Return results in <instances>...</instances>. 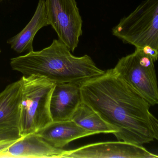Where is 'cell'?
<instances>
[{"mask_svg":"<svg viewBox=\"0 0 158 158\" xmlns=\"http://www.w3.org/2000/svg\"><path fill=\"white\" fill-rule=\"evenodd\" d=\"M81 91L82 102L117 129L118 141L139 145L154 141L151 105L114 68L82 83Z\"/></svg>","mask_w":158,"mask_h":158,"instance_id":"cell-1","label":"cell"},{"mask_svg":"<svg viewBox=\"0 0 158 158\" xmlns=\"http://www.w3.org/2000/svg\"><path fill=\"white\" fill-rule=\"evenodd\" d=\"M59 40L40 51H33L25 55L11 58L13 70L23 76L40 75L56 83H73L81 84L104 74L87 55L76 57Z\"/></svg>","mask_w":158,"mask_h":158,"instance_id":"cell-2","label":"cell"},{"mask_svg":"<svg viewBox=\"0 0 158 158\" xmlns=\"http://www.w3.org/2000/svg\"><path fill=\"white\" fill-rule=\"evenodd\" d=\"M19 130L20 136L35 133L53 122L50 101L56 83L40 75L23 76Z\"/></svg>","mask_w":158,"mask_h":158,"instance_id":"cell-3","label":"cell"},{"mask_svg":"<svg viewBox=\"0 0 158 158\" xmlns=\"http://www.w3.org/2000/svg\"><path fill=\"white\" fill-rule=\"evenodd\" d=\"M112 34L158 59V0H145L112 29Z\"/></svg>","mask_w":158,"mask_h":158,"instance_id":"cell-4","label":"cell"},{"mask_svg":"<svg viewBox=\"0 0 158 158\" xmlns=\"http://www.w3.org/2000/svg\"><path fill=\"white\" fill-rule=\"evenodd\" d=\"M155 61L143 49L135 48L132 53L118 61L114 69L150 105H158V83Z\"/></svg>","mask_w":158,"mask_h":158,"instance_id":"cell-5","label":"cell"},{"mask_svg":"<svg viewBox=\"0 0 158 158\" xmlns=\"http://www.w3.org/2000/svg\"><path fill=\"white\" fill-rule=\"evenodd\" d=\"M49 24L58 40L73 53L82 34V20L76 0H45Z\"/></svg>","mask_w":158,"mask_h":158,"instance_id":"cell-6","label":"cell"},{"mask_svg":"<svg viewBox=\"0 0 158 158\" xmlns=\"http://www.w3.org/2000/svg\"><path fill=\"white\" fill-rule=\"evenodd\" d=\"M157 158L143 145L123 141L95 143L67 150L64 158Z\"/></svg>","mask_w":158,"mask_h":158,"instance_id":"cell-7","label":"cell"},{"mask_svg":"<svg viewBox=\"0 0 158 158\" xmlns=\"http://www.w3.org/2000/svg\"><path fill=\"white\" fill-rule=\"evenodd\" d=\"M67 151L53 147L35 133L21 136L0 153V158H64Z\"/></svg>","mask_w":158,"mask_h":158,"instance_id":"cell-8","label":"cell"},{"mask_svg":"<svg viewBox=\"0 0 158 158\" xmlns=\"http://www.w3.org/2000/svg\"><path fill=\"white\" fill-rule=\"evenodd\" d=\"M82 102L81 84L73 83H56L50 101L53 122L71 120Z\"/></svg>","mask_w":158,"mask_h":158,"instance_id":"cell-9","label":"cell"},{"mask_svg":"<svg viewBox=\"0 0 158 158\" xmlns=\"http://www.w3.org/2000/svg\"><path fill=\"white\" fill-rule=\"evenodd\" d=\"M36 133L47 143L58 149H63L70 142L77 139L95 135L72 120L53 122Z\"/></svg>","mask_w":158,"mask_h":158,"instance_id":"cell-10","label":"cell"},{"mask_svg":"<svg viewBox=\"0 0 158 158\" xmlns=\"http://www.w3.org/2000/svg\"><path fill=\"white\" fill-rule=\"evenodd\" d=\"M22 88L21 78L7 85L0 93V130L19 129Z\"/></svg>","mask_w":158,"mask_h":158,"instance_id":"cell-11","label":"cell"},{"mask_svg":"<svg viewBox=\"0 0 158 158\" xmlns=\"http://www.w3.org/2000/svg\"><path fill=\"white\" fill-rule=\"evenodd\" d=\"M49 25L45 0H39L30 21L20 32L8 40L7 43L18 53L33 51V41L35 35L40 29Z\"/></svg>","mask_w":158,"mask_h":158,"instance_id":"cell-12","label":"cell"},{"mask_svg":"<svg viewBox=\"0 0 158 158\" xmlns=\"http://www.w3.org/2000/svg\"><path fill=\"white\" fill-rule=\"evenodd\" d=\"M71 120L87 130L98 134H113L118 130L104 120L92 108L83 102L81 103L72 116Z\"/></svg>","mask_w":158,"mask_h":158,"instance_id":"cell-13","label":"cell"},{"mask_svg":"<svg viewBox=\"0 0 158 158\" xmlns=\"http://www.w3.org/2000/svg\"><path fill=\"white\" fill-rule=\"evenodd\" d=\"M18 128L6 129L0 130V141L3 140H16L20 138Z\"/></svg>","mask_w":158,"mask_h":158,"instance_id":"cell-14","label":"cell"},{"mask_svg":"<svg viewBox=\"0 0 158 158\" xmlns=\"http://www.w3.org/2000/svg\"><path fill=\"white\" fill-rule=\"evenodd\" d=\"M149 118L154 132V138L158 141V119L150 112Z\"/></svg>","mask_w":158,"mask_h":158,"instance_id":"cell-15","label":"cell"},{"mask_svg":"<svg viewBox=\"0 0 158 158\" xmlns=\"http://www.w3.org/2000/svg\"><path fill=\"white\" fill-rule=\"evenodd\" d=\"M18 139L3 140V141H0V153L5 150L6 148H8L10 146L12 145Z\"/></svg>","mask_w":158,"mask_h":158,"instance_id":"cell-16","label":"cell"},{"mask_svg":"<svg viewBox=\"0 0 158 158\" xmlns=\"http://www.w3.org/2000/svg\"><path fill=\"white\" fill-rule=\"evenodd\" d=\"M0 53H1V50H0Z\"/></svg>","mask_w":158,"mask_h":158,"instance_id":"cell-17","label":"cell"},{"mask_svg":"<svg viewBox=\"0 0 158 158\" xmlns=\"http://www.w3.org/2000/svg\"><path fill=\"white\" fill-rule=\"evenodd\" d=\"M0 1H2V0H0Z\"/></svg>","mask_w":158,"mask_h":158,"instance_id":"cell-18","label":"cell"}]
</instances>
